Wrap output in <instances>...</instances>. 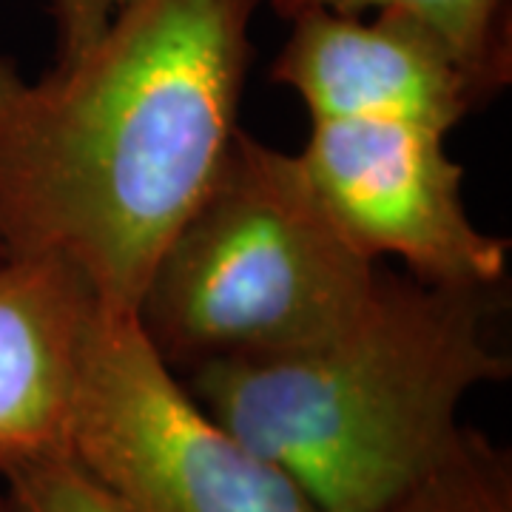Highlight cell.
<instances>
[{
    "label": "cell",
    "instance_id": "6da1fadb",
    "mask_svg": "<svg viewBox=\"0 0 512 512\" xmlns=\"http://www.w3.org/2000/svg\"><path fill=\"white\" fill-rule=\"evenodd\" d=\"M265 0H128L40 77L0 57V239L137 311L239 131Z\"/></svg>",
    "mask_w": 512,
    "mask_h": 512
},
{
    "label": "cell",
    "instance_id": "7a4b0ae2",
    "mask_svg": "<svg viewBox=\"0 0 512 512\" xmlns=\"http://www.w3.org/2000/svg\"><path fill=\"white\" fill-rule=\"evenodd\" d=\"M493 291L379 265L365 302L305 348L188 370L194 399L325 512H387L453 450L458 410L510 376Z\"/></svg>",
    "mask_w": 512,
    "mask_h": 512
},
{
    "label": "cell",
    "instance_id": "3957f363",
    "mask_svg": "<svg viewBox=\"0 0 512 512\" xmlns=\"http://www.w3.org/2000/svg\"><path fill=\"white\" fill-rule=\"evenodd\" d=\"M376 271L330 222L296 154L239 128L134 316L165 365L188 373L328 336L365 302Z\"/></svg>",
    "mask_w": 512,
    "mask_h": 512
},
{
    "label": "cell",
    "instance_id": "277c9868",
    "mask_svg": "<svg viewBox=\"0 0 512 512\" xmlns=\"http://www.w3.org/2000/svg\"><path fill=\"white\" fill-rule=\"evenodd\" d=\"M69 456L123 512H325L194 399L134 313L106 305L80 362Z\"/></svg>",
    "mask_w": 512,
    "mask_h": 512
},
{
    "label": "cell",
    "instance_id": "5b68a950",
    "mask_svg": "<svg viewBox=\"0 0 512 512\" xmlns=\"http://www.w3.org/2000/svg\"><path fill=\"white\" fill-rule=\"evenodd\" d=\"M330 222L373 262L453 288L495 291L510 242L481 231L464 202V165L447 134L404 120H311L293 151Z\"/></svg>",
    "mask_w": 512,
    "mask_h": 512
},
{
    "label": "cell",
    "instance_id": "8992f818",
    "mask_svg": "<svg viewBox=\"0 0 512 512\" xmlns=\"http://www.w3.org/2000/svg\"><path fill=\"white\" fill-rule=\"evenodd\" d=\"M271 80L311 120H404L444 134L495 100L436 29L404 12L296 15Z\"/></svg>",
    "mask_w": 512,
    "mask_h": 512
},
{
    "label": "cell",
    "instance_id": "52a82bcc",
    "mask_svg": "<svg viewBox=\"0 0 512 512\" xmlns=\"http://www.w3.org/2000/svg\"><path fill=\"white\" fill-rule=\"evenodd\" d=\"M100 302L49 256L0 262V476L69 456V419Z\"/></svg>",
    "mask_w": 512,
    "mask_h": 512
},
{
    "label": "cell",
    "instance_id": "ba28073f",
    "mask_svg": "<svg viewBox=\"0 0 512 512\" xmlns=\"http://www.w3.org/2000/svg\"><path fill=\"white\" fill-rule=\"evenodd\" d=\"M265 6L285 20L305 12H404L436 29L493 97L512 80L510 0H265Z\"/></svg>",
    "mask_w": 512,
    "mask_h": 512
},
{
    "label": "cell",
    "instance_id": "9c48e42d",
    "mask_svg": "<svg viewBox=\"0 0 512 512\" xmlns=\"http://www.w3.org/2000/svg\"><path fill=\"white\" fill-rule=\"evenodd\" d=\"M387 512H512V453L464 427L433 473Z\"/></svg>",
    "mask_w": 512,
    "mask_h": 512
},
{
    "label": "cell",
    "instance_id": "30bf717a",
    "mask_svg": "<svg viewBox=\"0 0 512 512\" xmlns=\"http://www.w3.org/2000/svg\"><path fill=\"white\" fill-rule=\"evenodd\" d=\"M9 512H123L72 456L37 461L6 478Z\"/></svg>",
    "mask_w": 512,
    "mask_h": 512
},
{
    "label": "cell",
    "instance_id": "8fae6325",
    "mask_svg": "<svg viewBox=\"0 0 512 512\" xmlns=\"http://www.w3.org/2000/svg\"><path fill=\"white\" fill-rule=\"evenodd\" d=\"M126 3L128 0H49V15L55 20L57 60H69L83 52Z\"/></svg>",
    "mask_w": 512,
    "mask_h": 512
},
{
    "label": "cell",
    "instance_id": "7c38bea8",
    "mask_svg": "<svg viewBox=\"0 0 512 512\" xmlns=\"http://www.w3.org/2000/svg\"><path fill=\"white\" fill-rule=\"evenodd\" d=\"M0 512H9V504H6V495H0Z\"/></svg>",
    "mask_w": 512,
    "mask_h": 512
},
{
    "label": "cell",
    "instance_id": "4fadbf2b",
    "mask_svg": "<svg viewBox=\"0 0 512 512\" xmlns=\"http://www.w3.org/2000/svg\"><path fill=\"white\" fill-rule=\"evenodd\" d=\"M6 256H9V254H6V248H3V239H0V262H3Z\"/></svg>",
    "mask_w": 512,
    "mask_h": 512
}]
</instances>
